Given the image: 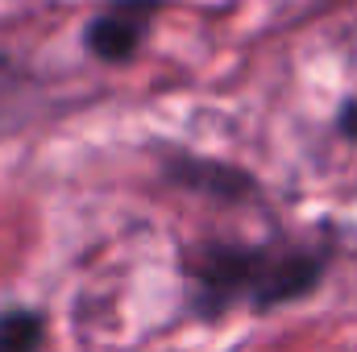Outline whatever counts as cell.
Masks as SVG:
<instances>
[{
	"mask_svg": "<svg viewBox=\"0 0 357 352\" xmlns=\"http://www.w3.org/2000/svg\"><path fill=\"white\" fill-rule=\"evenodd\" d=\"M333 245L291 241H195L178 249L183 303L191 319H225L229 311L270 315L320 290Z\"/></svg>",
	"mask_w": 357,
	"mask_h": 352,
	"instance_id": "obj_1",
	"label": "cell"
},
{
	"mask_svg": "<svg viewBox=\"0 0 357 352\" xmlns=\"http://www.w3.org/2000/svg\"><path fill=\"white\" fill-rule=\"evenodd\" d=\"M162 178L187 191V195H204L212 203H250L262 195L258 178L233 162H216V158H199L191 150H171L162 154Z\"/></svg>",
	"mask_w": 357,
	"mask_h": 352,
	"instance_id": "obj_2",
	"label": "cell"
},
{
	"mask_svg": "<svg viewBox=\"0 0 357 352\" xmlns=\"http://www.w3.org/2000/svg\"><path fill=\"white\" fill-rule=\"evenodd\" d=\"M158 8H162V0H112L108 8H100L91 17L88 29H84L88 54L100 58V63H129L142 50Z\"/></svg>",
	"mask_w": 357,
	"mask_h": 352,
	"instance_id": "obj_3",
	"label": "cell"
},
{
	"mask_svg": "<svg viewBox=\"0 0 357 352\" xmlns=\"http://www.w3.org/2000/svg\"><path fill=\"white\" fill-rule=\"evenodd\" d=\"M46 340V315L33 307L0 311V352H38Z\"/></svg>",
	"mask_w": 357,
	"mask_h": 352,
	"instance_id": "obj_4",
	"label": "cell"
},
{
	"mask_svg": "<svg viewBox=\"0 0 357 352\" xmlns=\"http://www.w3.org/2000/svg\"><path fill=\"white\" fill-rule=\"evenodd\" d=\"M337 133H341L345 141H354V145H357V95H354V99H345V104L337 108Z\"/></svg>",
	"mask_w": 357,
	"mask_h": 352,
	"instance_id": "obj_5",
	"label": "cell"
}]
</instances>
